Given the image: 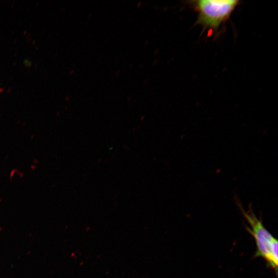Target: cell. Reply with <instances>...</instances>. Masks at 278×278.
I'll list each match as a JSON object with an SVG mask.
<instances>
[{"label":"cell","mask_w":278,"mask_h":278,"mask_svg":"<svg viewBox=\"0 0 278 278\" xmlns=\"http://www.w3.org/2000/svg\"><path fill=\"white\" fill-rule=\"evenodd\" d=\"M240 210L249 226L247 231L255 239L256 251L254 257H261L276 273L278 264V242L276 238L266 229L261 219H258L252 210L245 211L241 205Z\"/></svg>","instance_id":"obj_1"},{"label":"cell","mask_w":278,"mask_h":278,"mask_svg":"<svg viewBox=\"0 0 278 278\" xmlns=\"http://www.w3.org/2000/svg\"><path fill=\"white\" fill-rule=\"evenodd\" d=\"M198 13L196 24L204 30L216 31L230 18L238 1L198 0L190 2Z\"/></svg>","instance_id":"obj_2"}]
</instances>
